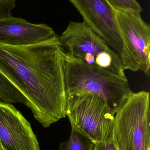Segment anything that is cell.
Returning a JSON list of instances; mask_svg holds the SVG:
<instances>
[{
  "instance_id": "obj_2",
  "label": "cell",
  "mask_w": 150,
  "mask_h": 150,
  "mask_svg": "<svg viewBox=\"0 0 150 150\" xmlns=\"http://www.w3.org/2000/svg\"><path fill=\"white\" fill-rule=\"evenodd\" d=\"M63 72L66 98L79 93H93L102 98L115 113L133 92L127 76L91 66L66 52Z\"/></svg>"
},
{
  "instance_id": "obj_6",
  "label": "cell",
  "mask_w": 150,
  "mask_h": 150,
  "mask_svg": "<svg viewBox=\"0 0 150 150\" xmlns=\"http://www.w3.org/2000/svg\"><path fill=\"white\" fill-rule=\"evenodd\" d=\"M83 18V22L120 57L123 69L137 72L120 30L116 10L107 0H68Z\"/></svg>"
},
{
  "instance_id": "obj_8",
  "label": "cell",
  "mask_w": 150,
  "mask_h": 150,
  "mask_svg": "<svg viewBox=\"0 0 150 150\" xmlns=\"http://www.w3.org/2000/svg\"><path fill=\"white\" fill-rule=\"evenodd\" d=\"M0 150H40L30 122L13 105L1 101Z\"/></svg>"
},
{
  "instance_id": "obj_10",
  "label": "cell",
  "mask_w": 150,
  "mask_h": 150,
  "mask_svg": "<svg viewBox=\"0 0 150 150\" xmlns=\"http://www.w3.org/2000/svg\"><path fill=\"white\" fill-rule=\"evenodd\" d=\"M94 144L87 137L71 127L69 139L62 142L58 150H93Z\"/></svg>"
},
{
  "instance_id": "obj_11",
  "label": "cell",
  "mask_w": 150,
  "mask_h": 150,
  "mask_svg": "<svg viewBox=\"0 0 150 150\" xmlns=\"http://www.w3.org/2000/svg\"><path fill=\"white\" fill-rule=\"evenodd\" d=\"M0 99L7 103H21L27 101L23 94L0 72Z\"/></svg>"
},
{
  "instance_id": "obj_12",
  "label": "cell",
  "mask_w": 150,
  "mask_h": 150,
  "mask_svg": "<svg viewBox=\"0 0 150 150\" xmlns=\"http://www.w3.org/2000/svg\"><path fill=\"white\" fill-rule=\"evenodd\" d=\"M112 7L117 11L141 13L142 8L136 0H107Z\"/></svg>"
},
{
  "instance_id": "obj_9",
  "label": "cell",
  "mask_w": 150,
  "mask_h": 150,
  "mask_svg": "<svg viewBox=\"0 0 150 150\" xmlns=\"http://www.w3.org/2000/svg\"><path fill=\"white\" fill-rule=\"evenodd\" d=\"M57 35L45 24L32 23L12 16L0 19V45H28L46 41Z\"/></svg>"
},
{
  "instance_id": "obj_7",
  "label": "cell",
  "mask_w": 150,
  "mask_h": 150,
  "mask_svg": "<svg viewBox=\"0 0 150 150\" xmlns=\"http://www.w3.org/2000/svg\"><path fill=\"white\" fill-rule=\"evenodd\" d=\"M118 25L138 71L150 74V26L141 13L116 10Z\"/></svg>"
},
{
  "instance_id": "obj_14",
  "label": "cell",
  "mask_w": 150,
  "mask_h": 150,
  "mask_svg": "<svg viewBox=\"0 0 150 150\" xmlns=\"http://www.w3.org/2000/svg\"><path fill=\"white\" fill-rule=\"evenodd\" d=\"M93 150H119L113 139L95 143Z\"/></svg>"
},
{
  "instance_id": "obj_5",
  "label": "cell",
  "mask_w": 150,
  "mask_h": 150,
  "mask_svg": "<svg viewBox=\"0 0 150 150\" xmlns=\"http://www.w3.org/2000/svg\"><path fill=\"white\" fill-rule=\"evenodd\" d=\"M66 115L71 127L94 143L113 139L115 113L99 96L82 92L67 98Z\"/></svg>"
},
{
  "instance_id": "obj_3",
  "label": "cell",
  "mask_w": 150,
  "mask_h": 150,
  "mask_svg": "<svg viewBox=\"0 0 150 150\" xmlns=\"http://www.w3.org/2000/svg\"><path fill=\"white\" fill-rule=\"evenodd\" d=\"M150 93L132 92L115 113L113 139L119 150H150Z\"/></svg>"
},
{
  "instance_id": "obj_1",
  "label": "cell",
  "mask_w": 150,
  "mask_h": 150,
  "mask_svg": "<svg viewBox=\"0 0 150 150\" xmlns=\"http://www.w3.org/2000/svg\"><path fill=\"white\" fill-rule=\"evenodd\" d=\"M65 53L58 35L28 45H0V72L23 94L44 128L67 116Z\"/></svg>"
},
{
  "instance_id": "obj_4",
  "label": "cell",
  "mask_w": 150,
  "mask_h": 150,
  "mask_svg": "<svg viewBox=\"0 0 150 150\" xmlns=\"http://www.w3.org/2000/svg\"><path fill=\"white\" fill-rule=\"evenodd\" d=\"M59 38L72 57L126 77L119 55L85 22H70Z\"/></svg>"
},
{
  "instance_id": "obj_13",
  "label": "cell",
  "mask_w": 150,
  "mask_h": 150,
  "mask_svg": "<svg viewBox=\"0 0 150 150\" xmlns=\"http://www.w3.org/2000/svg\"><path fill=\"white\" fill-rule=\"evenodd\" d=\"M16 0H0V19L12 16L11 11L16 7Z\"/></svg>"
}]
</instances>
